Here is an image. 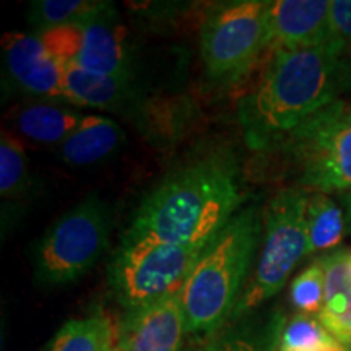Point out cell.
I'll return each instance as SVG.
<instances>
[{
	"label": "cell",
	"mask_w": 351,
	"mask_h": 351,
	"mask_svg": "<svg viewBox=\"0 0 351 351\" xmlns=\"http://www.w3.org/2000/svg\"><path fill=\"white\" fill-rule=\"evenodd\" d=\"M346 90V62L335 41L275 47L257 85L239 101L245 142L265 150Z\"/></svg>",
	"instance_id": "obj_1"
},
{
	"label": "cell",
	"mask_w": 351,
	"mask_h": 351,
	"mask_svg": "<svg viewBox=\"0 0 351 351\" xmlns=\"http://www.w3.org/2000/svg\"><path fill=\"white\" fill-rule=\"evenodd\" d=\"M238 166L212 153L166 176L138 205L129 238L204 249L239 212Z\"/></svg>",
	"instance_id": "obj_2"
},
{
	"label": "cell",
	"mask_w": 351,
	"mask_h": 351,
	"mask_svg": "<svg viewBox=\"0 0 351 351\" xmlns=\"http://www.w3.org/2000/svg\"><path fill=\"white\" fill-rule=\"evenodd\" d=\"M261 236V212L249 205L205 245L181 291L189 332H217L231 319Z\"/></svg>",
	"instance_id": "obj_3"
},
{
	"label": "cell",
	"mask_w": 351,
	"mask_h": 351,
	"mask_svg": "<svg viewBox=\"0 0 351 351\" xmlns=\"http://www.w3.org/2000/svg\"><path fill=\"white\" fill-rule=\"evenodd\" d=\"M204 249L124 236L109 263V287L124 311L181 293Z\"/></svg>",
	"instance_id": "obj_4"
},
{
	"label": "cell",
	"mask_w": 351,
	"mask_h": 351,
	"mask_svg": "<svg viewBox=\"0 0 351 351\" xmlns=\"http://www.w3.org/2000/svg\"><path fill=\"white\" fill-rule=\"evenodd\" d=\"M307 200L309 194L302 189H285L270 200L256 270L231 319H239L274 298L307 254Z\"/></svg>",
	"instance_id": "obj_5"
},
{
	"label": "cell",
	"mask_w": 351,
	"mask_h": 351,
	"mask_svg": "<svg viewBox=\"0 0 351 351\" xmlns=\"http://www.w3.org/2000/svg\"><path fill=\"white\" fill-rule=\"evenodd\" d=\"M111 231L108 205L96 195L64 213L34 249V274L44 285H67L88 274L106 251Z\"/></svg>",
	"instance_id": "obj_6"
},
{
	"label": "cell",
	"mask_w": 351,
	"mask_h": 351,
	"mask_svg": "<svg viewBox=\"0 0 351 351\" xmlns=\"http://www.w3.org/2000/svg\"><path fill=\"white\" fill-rule=\"evenodd\" d=\"M280 142L302 186L324 194L351 192V103L332 101Z\"/></svg>",
	"instance_id": "obj_7"
},
{
	"label": "cell",
	"mask_w": 351,
	"mask_h": 351,
	"mask_svg": "<svg viewBox=\"0 0 351 351\" xmlns=\"http://www.w3.org/2000/svg\"><path fill=\"white\" fill-rule=\"evenodd\" d=\"M270 5L265 0H239L213 8L200 28V56L215 80L244 75L270 46Z\"/></svg>",
	"instance_id": "obj_8"
},
{
	"label": "cell",
	"mask_w": 351,
	"mask_h": 351,
	"mask_svg": "<svg viewBox=\"0 0 351 351\" xmlns=\"http://www.w3.org/2000/svg\"><path fill=\"white\" fill-rule=\"evenodd\" d=\"M187 330L181 293L125 311L117 330L119 351H179Z\"/></svg>",
	"instance_id": "obj_9"
},
{
	"label": "cell",
	"mask_w": 351,
	"mask_h": 351,
	"mask_svg": "<svg viewBox=\"0 0 351 351\" xmlns=\"http://www.w3.org/2000/svg\"><path fill=\"white\" fill-rule=\"evenodd\" d=\"M7 72L29 95L62 98L67 64L54 56L39 33H7L2 39Z\"/></svg>",
	"instance_id": "obj_10"
},
{
	"label": "cell",
	"mask_w": 351,
	"mask_h": 351,
	"mask_svg": "<svg viewBox=\"0 0 351 351\" xmlns=\"http://www.w3.org/2000/svg\"><path fill=\"white\" fill-rule=\"evenodd\" d=\"M82 29V47L73 62L88 72L134 80L132 49L112 5L83 23Z\"/></svg>",
	"instance_id": "obj_11"
},
{
	"label": "cell",
	"mask_w": 351,
	"mask_h": 351,
	"mask_svg": "<svg viewBox=\"0 0 351 351\" xmlns=\"http://www.w3.org/2000/svg\"><path fill=\"white\" fill-rule=\"evenodd\" d=\"M327 0H276L270 5V46H320L333 41Z\"/></svg>",
	"instance_id": "obj_12"
},
{
	"label": "cell",
	"mask_w": 351,
	"mask_h": 351,
	"mask_svg": "<svg viewBox=\"0 0 351 351\" xmlns=\"http://www.w3.org/2000/svg\"><path fill=\"white\" fill-rule=\"evenodd\" d=\"M326 296L319 320L340 343L351 346V252L337 251L322 258Z\"/></svg>",
	"instance_id": "obj_13"
},
{
	"label": "cell",
	"mask_w": 351,
	"mask_h": 351,
	"mask_svg": "<svg viewBox=\"0 0 351 351\" xmlns=\"http://www.w3.org/2000/svg\"><path fill=\"white\" fill-rule=\"evenodd\" d=\"M124 140V130L116 121L90 114L83 117L80 125L57 147V150L64 163L91 166L112 156L122 147Z\"/></svg>",
	"instance_id": "obj_14"
},
{
	"label": "cell",
	"mask_w": 351,
	"mask_h": 351,
	"mask_svg": "<svg viewBox=\"0 0 351 351\" xmlns=\"http://www.w3.org/2000/svg\"><path fill=\"white\" fill-rule=\"evenodd\" d=\"M134 96V80L88 72L75 62L65 70L62 99L75 106L116 109L129 103Z\"/></svg>",
	"instance_id": "obj_15"
},
{
	"label": "cell",
	"mask_w": 351,
	"mask_h": 351,
	"mask_svg": "<svg viewBox=\"0 0 351 351\" xmlns=\"http://www.w3.org/2000/svg\"><path fill=\"white\" fill-rule=\"evenodd\" d=\"M83 117L82 112L62 104L34 101L15 112V129L33 142L59 147L80 125Z\"/></svg>",
	"instance_id": "obj_16"
},
{
	"label": "cell",
	"mask_w": 351,
	"mask_h": 351,
	"mask_svg": "<svg viewBox=\"0 0 351 351\" xmlns=\"http://www.w3.org/2000/svg\"><path fill=\"white\" fill-rule=\"evenodd\" d=\"M41 351H119L111 322L101 315L64 324Z\"/></svg>",
	"instance_id": "obj_17"
},
{
	"label": "cell",
	"mask_w": 351,
	"mask_h": 351,
	"mask_svg": "<svg viewBox=\"0 0 351 351\" xmlns=\"http://www.w3.org/2000/svg\"><path fill=\"white\" fill-rule=\"evenodd\" d=\"M345 234L343 210L324 192L307 200V254L324 252L340 244Z\"/></svg>",
	"instance_id": "obj_18"
},
{
	"label": "cell",
	"mask_w": 351,
	"mask_h": 351,
	"mask_svg": "<svg viewBox=\"0 0 351 351\" xmlns=\"http://www.w3.org/2000/svg\"><path fill=\"white\" fill-rule=\"evenodd\" d=\"M109 5V2L91 0H39L29 7L28 21L38 26L39 32L65 25H83Z\"/></svg>",
	"instance_id": "obj_19"
},
{
	"label": "cell",
	"mask_w": 351,
	"mask_h": 351,
	"mask_svg": "<svg viewBox=\"0 0 351 351\" xmlns=\"http://www.w3.org/2000/svg\"><path fill=\"white\" fill-rule=\"evenodd\" d=\"M28 186V158L16 138L2 132L0 138V194L2 199H15Z\"/></svg>",
	"instance_id": "obj_20"
},
{
	"label": "cell",
	"mask_w": 351,
	"mask_h": 351,
	"mask_svg": "<svg viewBox=\"0 0 351 351\" xmlns=\"http://www.w3.org/2000/svg\"><path fill=\"white\" fill-rule=\"evenodd\" d=\"M333 340L319 317L298 314L285 326L280 339V351H311Z\"/></svg>",
	"instance_id": "obj_21"
},
{
	"label": "cell",
	"mask_w": 351,
	"mask_h": 351,
	"mask_svg": "<svg viewBox=\"0 0 351 351\" xmlns=\"http://www.w3.org/2000/svg\"><path fill=\"white\" fill-rule=\"evenodd\" d=\"M289 296L293 306L302 314H319L322 311L326 296V271L322 262H314L293 280Z\"/></svg>",
	"instance_id": "obj_22"
},
{
	"label": "cell",
	"mask_w": 351,
	"mask_h": 351,
	"mask_svg": "<svg viewBox=\"0 0 351 351\" xmlns=\"http://www.w3.org/2000/svg\"><path fill=\"white\" fill-rule=\"evenodd\" d=\"M333 41L343 52L345 62L351 60V0H333L330 5Z\"/></svg>",
	"instance_id": "obj_23"
},
{
	"label": "cell",
	"mask_w": 351,
	"mask_h": 351,
	"mask_svg": "<svg viewBox=\"0 0 351 351\" xmlns=\"http://www.w3.org/2000/svg\"><path fill=\"white\" fill-rule=\"evenodd\" d=\"M204 351H263V346L254 335L243 332H230L205 346Z\"/></svg>",
	"instance_id": "obj_24"
},
{
	"label": "cell",
	"mask_w": 351,
	"mask_h": 351,
	"mask_svg": "<svg viewBox=\"0 0 351 351\" xmlns=\"http://www.w3.org/2000/svg\"><path fill=\"white\" fill-rule=\"evenodd\" d=\"M311 351H350L348 346H345L343 343H340V341H337L335 339L327 341V343L317 346V348L311 350Z\"/></svg>",
	"instance_id": "obj_25"
},
{
	"label": "cell",
	"mask_w": 351,
	"mask_h": 351,
	"mask_svg": "<svg viewBox=\"0 0 351 351\" xmlns=\"http://www.w3.org/2000/svg\"><path fill=\"white\" fill-rule=\"evenodd\" d=\"M346 90H351V60L346 62Z\"/></svg>",
	"instance_id": "obj_26"
},
{
	"label": "cell",
	"mask_w": 351,
	"mask_h": 351,
	"mask_svg": "<svg viewBox=\"0 0 351 351\" xmlns=\"http://www.w3.org/2000/svg\"><path fill=\"white\" fill-rule=\"evenodd\" d=\"M345 202H346V207H348V212L351 213V192H348V194H346Z\"/></svg>",
	"instance_id": "obj_27"
},
{
	"label": "cell",
	"mask_w": 351,
	"mask_h": 351,
	"mask_svg": "<svg viewBox=\"0 0 351 351\" xmlns=\"http://www.w3.org/2000/svg\"><path fill=\"white\" fill-rule=\"evenodd\" d=\"M179 351H192V350H191V348H187V346H182V348L179 350Z\"/></svg>",
	"instance_id": "obj_28"
}]
</instances>
